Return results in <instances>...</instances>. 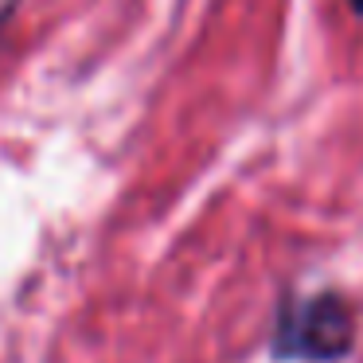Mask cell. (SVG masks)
<instances>
[{
	"label": "cell",
	"instance_id": "6da1fadb",
	"mask_svg": "<svg viewBox=\"0 0 363 363\" xmlns=\"http://www.w3.org/2000/svg\"><path fill=\"white\" fill-rule=\"evenodd\" d=\"M359 313L344 289L281 293L269 324V355L277 363H340L355 352Z\"/></svg>",
	"mask_w": 363,
	"mask_h": 363
},
{
	"label": "cell",
	"instance_id": "7a4b0ae2",
	"mask_svg": "<svg viewBox=\"0 0 363 363\" xmlns=\"http://www.w3.org/2000/svg\"><path fill=\"white\" fill-rule=\"evenodd\" d=\"M12 9H16V0H4V4H0V35H4V24H9Z\"/></svg>",
	"mask_w": 363,
	"mask_h": 363
},
{
	"label": "cell",
	"instance_id": "3957f363",
	"mask_svg": "<svg viewBox=\"0 0 363 363\" xmlns=\"http://www.w3.org/2000/svg\"><path fill=\"white\" fill-rule=\"evenodd\" d=\"M347 4H352V12H355V16H363V0H347Z\"/></svg>",
	"mask_w": 363,
	"mask_h": 363
}]
</instances>
